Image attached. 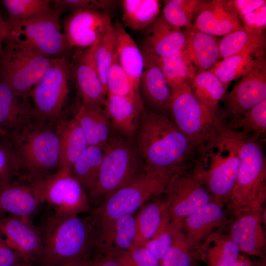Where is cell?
<instances>
[{"label":"cell","instance_id":"d4e9b609","mask_svg":"<svg viewBox=\"0 0 266 266\" xmlns=\"http://www.w3.org/2000/svg\"><path fill=\"white\" fill-rule=\"evenodd\" d=\"M145 30V44L160 58L168 57L182 49L186 42L185 31L167 23L158 16Z\"/></svg>","mask_w":266,"mask_h":266},{"label":"cell","instance_id":"9a60e30c","mask_svg":"<svg viewBox=\"0 0 266 266\" xmlns=\"http://www.w3.org/2000/svg\"><path fill=\"white\" fill-rule=\"evenodd\" d=\"M110 13L88 9L72 11L65 19L64 33L70 47L88 48L96 45L112 24Z\"/></svg>","mask_w":266,"mask_h":266},{"label":"cell","instance_id":"8992f818","mask_svg":"<svg viewBox=\"0 0 266 266\" xmlns=\"http://www.w3.org/2000/svg\"><path fill=\"white\" fill-rule=\"evenodd\" d=\"M237 134L240 163L228 204L235 216L263 210L266 199V157L263 148L258 137Z\"/></svg>","mask_w":266,"mask_h":266},{"label":"cell","instance_id":"ba28073f","mask_svg":"<svg viewBox=\"0 0 266 266\" xmlns=\"http://www.w3.org/2000/svg\"><path fill=\"white\" fill-rule=\"evenodd\" d=\"M145 171L144 163L133 141L114 134L105 147L96 184L88 195L90 204H98Z\"/></svg>","mask_w":266,"mask_h":266},{"label":"cell","instance_id":"f1b7e54d","mask_svg":"<svg viewBox=\"0 0 266 266\" xmlns=\"http://www.w3.org/2000/svg\"><path fill=\"white\" fill-rule=\"evenodd\" d=\"M57 132L60 143L59 170H70L88 145L85 135L75 116L69 121H60L57 125Z\"/></svg>","mask_w":266,"mask_h":266},{"label":"cell","instance_id":"6f0895ef","mask_svg":"<svg viewBox=\"0 0 266 266\" xmlns=\"http://www.w3.org/2000/svg\"><path fill=\"white\" fill-rule=\"evenodd\" d=\"M256 266H266L265 260L263 259L261 262L257 263Z\"/></svg>","mask_w":266,"mask_h":266},{"label":"cell","instance_id":"681fc988","mask_svg":"<svg viewBox=\"0 0 266 266\" xmlns=\"http://www.w3.org/2000/svg\"><path fill=\"white\" fill-rule=\"evenodd\" d=\"M242 28L254 34L265 33L266 28V5L245 15L241 19Z\"/></svg>","mask_w":266,"mask_h":266},{"label":"cell","instance_id":"db71d44e","mask_svg":"<svg viewBox=\"0 0 266 266\" xmlns=\"http://www.w3.org/2000/svg\"><path fill=\"white\" fill-rule=\"evenodd\" d=\"M8 33V29L5 19L2 17L0 10V54L1 53L4 40Z\"/></svg>","mask_w":266,"mask_h":266},{"label":"cell","instance_id":"7c38bea8","mask_svg":"<svg viewBox=\"0 0 266 266\" xmlns=\"http://www.w3.org/2000/svg\"><path fill=\"white\" fill-rule=\"evenodd\" d=\"M30 183L43 203L47 204L51 208V212L56 215L76 216L90 209L87 193L72 176L70 170L59 169Z\"/></svg>","mask_w":266,"mask_h":266},{"label":"cell","instance_id":"9f6ffc18","mask_svg":"<svg viewBox=\"0 0 266 266\" xmlns=\"http://www.w3.org/2000/svg\"><path fill=\"white\" fill-rule=\"evenodd\" d=\"M233 266H256L250 259L244 255L239 254L237 259Z\"/></svg>","mask_w":266,"mask_h":266},{"label":"cell","instance_id":"ee69618b","mask_svg":"<svg viewBox=\"0 0 266 266\" xmlns=\"http://www.w3.org/2000/svg\"><path fill=\"white\" fill-rule=\"evenodd\" d=\"M183 235L180 228L170 221L143 247L150 251L161 263L171 246Z\"/></svg>","mask_w":266,"mask_h":266},{"label":"cell","instance_id":"f5cc1de1","mask_svg":"<svg viewBox=\"0 0 266 266\" xmlns=\"http://www.w3.org/2000/svg\"><path fill=\"white\" fill-rule=\"evenodd\" d=\"M90 266H122L112 254L100 255L94 257L90 260Z\"/></svg>","mask_w":266,"mask_h":266},{"label":"cell","instance_id":"603a6c76","mask_svg":"<svg viewBox=\"0 0 266 266\" xmlns=\"http://www.w3.org/2000/svg\"><path fill=\"white\" fill-rule=\"evenodd\" d=\"M192 27L212 36L225 35L242 28L241 20L228 0H208L193 22Z\"/></svg>","mask_w":266,"mask_h":266},{"label":"cell","instance_id":"4dcf8cb0","mask_svg":"<svg viewBox=\"0 0 266 266\" xmlns=\"http://www.w3.org/2000/svg\"><path fill=\"white\" fill-rule=\"evenodd\" d=\"M196 99L210 111L222 116L219 103L227 88L210 70L198 72L190 85Z\"/></svg>","mask_w":266,"mask_h":266},{"label":"cell","instance_id":"6da1fadb","mask_svg":"<svg viewBox=\"0 0 266 266\" xmlns=\"http://www.w3.org/2000/svg\"><path fill=\"white\" fill-rule=\"evenodd\" d=\"M133 143L146 170L172 176L193 169L196 150L165 114L145 108Z\"/></svg>","mask_w":266,"mask_h":266},{"label":"cell","instance_id":"7bdbcfd3","mask_svg":"<svg viewBox=\"0 0 266 266\" xmlns=\"http://www.w3.org/2000/svg\"><path fill=\"white\" fill-rule=\"evenodd\" d=\"M136 236V220L133 214L117 219L113 229L112 253L124 252L134 248Z\"/></svg>","mask_w":266,"mask_h":266},{"label":"cell","instance_id":"74e56055","mask_svg":"<svg viewBox=\"0 0 266 266\" xmlns=\"http://www.w3.org/2000/svg\"><path fill=\"white\" fill-rule=\"evenodd\" d=\"M228 130L257 137L266 132V100L251 109L225 122Z\"/></svg>","mask_w":266,"mask_h":266},{"label":"cell","instance_id":"d6986e66","mask_svg":"<svg viewBox=\"0 0 266 266\" xmlns=\"http://www.w3.org/2000/svg\"><path fill=\"white\" fill-rule=\"evenodd\" d=\"M44 204L30 183L16 179L0 187V213L32 221Z\"/></svg>","mask_w":266,"mask_h":266},{"label":"cell","instance_id":"ffe728a7","mask_svg":"<svg viewBox=\"0 0 266 266\" xmlns=\"http://www.w3.org/2000/svg\"><path fill=\"white\" fill-rule=\"evenodd\" d=\"M262 210L243 212L235 215L229 236L240 252L264 259L266 244L262 225Z\"/></svg>","mask_w":266,"mask_h":266},{"label":"cell","instance_id":"7dc6e473","mask_svg":"<svg viewBox=\"0 0 266 266\" xmlns=\"http://www.w3.org/2000/svg\"><path fill=\"white\" fill-rule=\"evenodd\" d=\"M18 178L15 155L9 140L0 137V187Z\"/></svg>","mask_w":266,"mask_h":266},{"label":"cell","instance_id":"30bf717a","mask_svg":"<svg viewBox=\"0 0 266 266\" xmlns=\"http://www.w3.org/2000/svg\"><path fill=\"white\" fill-rule=\"evenodd\" d=\"M53 59L27 46L5 40L0 54V80L18 94L30 95Z\"/></svg>","mask_w":266,"mask_h":266},{"label":"cell","instance_id":"8fae6325","mask_svg":"<svg viewBox=\"0 0 266 266\" xmlns=\"http://www.w3.org/2000/svg\"><path fill=\"white\" fill-rule=\"evenodd\" d=\"M70 68L65 56L53 58L46 73L31 90L37 119L53 124L60 121L68 95Z\"/></svg>","mask_w":266,"mask_h":266},{"label":"cell","instance_id":"680465c9","mask_svg":"<svg viewBox=\"0 0 266 266\" xmlns=\"http://www.w3.org/2000/svg\"><path fill=\"white\" fill-rule=\"evenodd\" d=\"M20 266H39L32 264L26 263V262H24Z\"/></svg>","mask_w":266,"mask_h":266},{"label":"cell","instance_id":"ab89813d","mask_svg":"<svg viewBox=\"0 0 266 266\" xmlns=\"http://www.w3.org/2000/svg\"><path fill=\"white\" fill-rule=\"evenodd\" d=\"M6 10L7 23L28 20L47 14L53 10L50 0H2Z\"/></svg>","mask_w":266,"mask_h":266},{"label":"cell","instance_id":"9c48e42d","mask_svg":"<svg viewBox=\"0 0 266 266\" xmlns=\"http://www.w3.org/2000/svg\"><path fill=\"white\" fill-rule=\"evenodd\" d=\"M61 14L53 8L50 13L32 19L5 21L8 33L5 40L27 46L50 58L65 57L71 47L61 31Z\"/></svg>","mask_w":266,"mask_h":266},{"label":"cell","instance_id":"91938a15","mask_svg":"<svg viewBox=\"0 0 266 266\" xmlns=\"http://www.w3.org/2000/svg\"><path fill=\"white\" fill-rule=\"evenodd\" d=\"M4 215H5V214H3L0 213V218Z\"/></svg>","mask_w":266,"mask_h":266},{"label":"cell","instance_id":"11a10c76","mask_svg":"<svg viewBox=\"0 0 266 266\" xmlns=\"http://www.w3.org/2000/svg\"><path fill=\"white\" fill-rule=\"evenodd\" d=\"M60 266H90V260L75 259L69 260Z\"/></svg>","mask_w":266,"mask_h":266},{"label":"cell","instance_id":"277c9868","mask_svg":"<svg viewBox=\"0 0 266 266\" xmlns=\"http://www.w3.org/2000/svg\"><path fill=\"white\" fill-rule=\"evenodd\" d=\"M39 226L42 246L38 266H60L72 259L90 260L92 257L91 230L85 217L50 212Z\"/></svg>","mask_w":266,"mask_h":266},{"label":"cell","instance_id":"5b68a950","mask_svg":"<svg viewBox=\"0 0 266 266\" xmlns=\"http://www.w3.org/2000/svg\"><path fill=\"white\" fill-rule=\"evenodd\" d=\"M240 163L238 134L225 127L213 143L197 153L192 170L215 200L228 205Z\"/></svg>","mask_w":266,"mask_h":266},{"label":"cell","instance_id":"5bb4252c","mask_svg":"<svg viewBox=\"0 0 266 266\" xmlns=\"http://www.w3.org/2000/svg\"><path fill=\"white\" fill-rule=\"evenodd\" d=\"M266 100V60L265 53L255 59L252 70L226 94L222 100L225 122L242 114Z\"/></svg>","mask_w":266,"mask_h":266},{"label":"cell","instance_id":"1f68e13d","mask_svg":"<svg viewBox=\"0 0 266 266\" xmlns=\"http://www.w3.org/2000/svg\"><path fill=\"white\" fill-rule=\"evenodd\" d=\"M135 220L136 236L134 247L143 246L170 221L163 201H156L144 206L138 212Z\"/></svg>","mask_w":266,"mask_h":266},{"label":"cell","instance_id":"7a4b0ae2","mask_svg":"<svg viewBox=\"0 0 266 266\" xmlns=\"http://www.w3.org/2000/svg\"><path fill=\"white\" fill-rule=\"evenodd\" d=\"M171 175L146 171L138 178L106 197L85 217L91 228L95 249H112L114 223L117 219L133 214L150 198L164 193Z\"/></svg>","mask_w":266,"mask_h":266},{"label":"cell","instance_id":"4fadbf2b","mask_svg":"<svg viewBox=\"0 0 266 266\" xmlns=\"http://www.w3.org/2000/svg\"><path fill=\"white\" fill-rule=\"evenodd\" d=\"M163 200L170 222L178 227L186 217L214 198L192 169L171 176Z\"/></svg>","mask_w":266,"mask_h":266},{"label":"cell","instance_id":"60d3db41","mask_svg":"<svg viewBox=\"0 0 266 266\" xmlns=\"http://www.w3.org/2000/svg\"><path fill=\"white\" fill-rule=\"evenodd\" d=\"M107 94L127 98L141 108H145L140 95L134 90L132 83L120 66L115 53L107 76Z\"/></svg>","mask_w":266,"mask_h":266},{"label":"cell","instance_id":"2e32d148","mask_svg":"<svg viewBox=\"0 0 266 266\" xmlns=\"http://www.w3.org/2000/svg\"><path fill=\"white\" fill-rule=\"evenodd\" d=\"M140 50L144 65L139 85L142 103L149 110L165 114L171 91L163 72L161 58L144 43Z\"/></svg>","mask_w":266,"mask_h":266},{"label":"cell","instance_id":"f907efd6","mask_svg":"<svg viewBox=\"0 0 266 266\" xmlns=\"http://www.w3.org/2000/svg\"><path fill=\"white\" fill-rule=\"evenodd\" d=\"M25 262L7 243L0 232V266H20Z\"/></svg>","mask_w":266,"mask_h":266},{"label":"cell","instance_id":"4316f807","mask_svg":"<svg viewBox=\"0 0 266 266\" xmlns=\"http://www.w3.org/2000/svg\"><path fill=\"white\" fill-rule=\"evenodd\" d=\"M115 26L117 33L115 51L118 62L134 91L140 95V81L144 66L142 54L134 40L118 21L116 20Z\"/></svg>","mask_w":266,"mask_h":266},{"label":"cell","instance_id":"7402d4cb","mask_svg":"<svg viewBox=\"0 0 266 266\" xmlns=\"http://www.w3.org/2000/svg\"><path fill=\"white\" fill-rule=\"evenodd\" d=\"M97 44L77 53L74 58L73 70L82 103L104 105L106 94L96 66Z\"/></svg>","mask_w":266,"mask_h":266},{"label":"cell","instance_id":"e575fe53","mask_svg":"<svg viewBox=\"0 0 266 266\" xmlns=\"http://www.w3.org/2000/svg\"><path fill=\"white\" fill-rule=\"evenodd\" d=\"M122 20L134 31L144 30L158 17L161 2L158 0H123Z\"/></svg>","mask_w":266,"mask_h":266},{"label":"cell","instance_id":"b9f144b4","mask_svg":"<svg viewBox=\"0 0 266 266\" xmlns=\"http://www.w3.org/2000/svg\"><path fill=\"white\" fill-rule=\"evenodd\" d=\"M117 33L112 24L97 44L95 63L103 89L107 94V76L115 53Z\"/></svg>","mask_w":266,"mask_h":266},{"label":"cell","instance_id":"8d00e7d4","mask_svg":"<svg viewBox=\"0 0 266 266\" xmlns=\"http://www.w3.org/2000/svg\"><path fill=\"white\" fill-rule=\"evenodd\" d=\"M208 0H167L164 1L163 14L171 26L182 29L192 26L193 21Z\"/></svg>","mask_w":266,"mask_h":266},{"label":"cell","instance_id":"94428289","mask_svg":"<svg viewBox=\"0 0 266 266\" xmlns=\"http://www.w3.org/2000/svg\"></svg>","mask_w":266,"mask_h":266},{"label":"cell","instance_id":"c3c4849f","mask_svg":"<svg viewBox=\"0 0 266 266\" xmlns=\"http://www.w3.org/2000/svg\"><path fill=\"white\" fill-rule=\"evenodd\" d=\"M113 254L122 266H161L157 258L143 246Z\"/></svg>","mask_w":266,"mask_h":266},{"label":"cell","instance_id":"836d02e7","mask_svg":"<svg viewBox=\"0 0 266 266\" xmlns=\"http://www.w3.org/2000/svg\"><path fill=\"white\" fill-rule=\"evenodd\" d=\"M105 147L88 145L71 168L72 176L87 194L95 186L102 162Z\"/></svg>","mask_w":266,"mask_h":266},{"label":"cell","instance_id":"ac0fdd59","mask_svg":"<svg viewBox=\"0 0 266 266\" xmlns=\"http://www.w3.org/2000/svg\"><path fill=\"white\" fill-rule=\"evenodd\" d=\"M30 97L16 93L0 80V137L9 138L35 118Z\"/></svg>","mask_w":266,"mask_h":266},{"label":"cell","instance_id":"bcb514c9","mask_svg":"<svg viewBox=\"0 0 266 266\" xmlns=\"http://www.w3.org/2000/svg\"><path fill=\"white\" fill-rule=\"evenodd\" d=\"M117 1L113 0H54V10L62 14L64 11H72L82 9L110 13L115 8Z\"/></svg>","mask_w":266,"mask_h":266},{"label":"cell","instance_id":"44dd1931","mask_svg":"<svg viewBox=\"0 0 266 266\" xmlns=\"http://www.w3.org/2000/svg\"><path fill=\"white\" fill-rule=\"evenodd\" d=\"M225 218L224 204L213 199L184 218L178 227L188 244L197 251L213 230L223 224Z\"/></svg>","mask_w":266,"mask_h":266},{"label":"cell","instance_id":"f546056e","mask_svg":"<svg viewBox=\"0 0 266 266\" xmlns=\"http://www.w3.org/2000/svg\"><path fill=\"white\" fill-rule=\"evenodd\" d=\"M199 259L207 266H233L240 251L229 235L215 232L210 234L197 250Z\"/></svg>","mask_w":266,"mask_h":266},{"label":"cell","instance_id":"d590c367","mask_svg":"<svg viewBox=\"0 0 266 266\" xmlns=\"http://www.w3.org/2000/svg\"><path fill=\"white\" fill-rule=\"evenodd\" d=\"M161 60L163 72L171 91L185 84L190 85L198 73L185 47Z\"/></svg>","mask_w":266,"mask_h":266},{"label":"cell","instance_id":"cb8c5ba5","mask_svg":"<svg viewBox=\"0 0 266 266\" xmlns=\"http://www.w3.org/2000/svg\"><path fill=\"white\" fill-rule=\"evenodd\" d=\"M104 108L117 134L133 142L138 128L141 108L130 100L107 94Z\"/></svg>","mask_w":266,"mask_h":266},{"label":"cell","instance_id":"816d5d0a","mask_svg":"<svg viewBox=\"0 0 266 266\" xmlns=\"http://www.w3.org/2000/svg\"><path fill=\"white\" fill-rule=\"evenodd\" d=\"M228 2L240 20L245 15L266 5L265 0H232Z\"/></svg>","mask_w":266,"mask_h":266},{"label":"cell","instance_id":"52a82bcc","mask_svg":"<svg viewBox=\"0 0 266 266\" xmlns=\"http://www.w3.org/2000/svg\"><path fill=\"white\" fill-rule=\"evenodd\" d=\"M165 114L188 139L196 154L213 143L225 129L222 116L200 103L193 95L189 84L171 91Z\"/></svg>","mask_w":266,"mask_h":266},{"label":"cell","instance_id":"83f0119b","mask_svg":"<svg viewBox=\"0 0 266 266\" xmlns=\"http://www.w3.org/2000/svg\"><path fill=\"white\" fill-rule=\"evenodd\" d=\"M184 31L186 34L184 47L198 72L210 70L220 58L216 38L192 26Z\"/></svg>","mask_w":266,"mask_h":266},{"label":"cell","instance_id":"484cf974","mask_svg":"<svg viewBox=\"0 0 266 266\" xmlns=\"http://www.w3.org/2000/svg\"><path fill=\"white\" fill-rule=\"evenodd\" d=\"M75 117L88 145L105 147L113 135V129L103 105L83 103Z\"/></svg>","mask_w":266,"mask_h":266},{"label":"cell","instance_id":"d6a6232c","mask_svg":"<svg viewBox=\"0 0 266 266\" xmlns=\"http://www.w3.org/2000/svg\"><path fill=\"white\" fill-rule=\"evenodd\" d=\"M266 41L265 33L252 34L242 28L224 35L218 42L220 57L243 53L259 56L265 53Z\"/></svg>","mask_w":266,"mask_h":266},{"label":"cell","instance_id":"3957f363","mask_svg":"<svg viewBox=\"0 0 266 266\" xmlns=\"http://www.w3.org/2000/svg\"><path fill=\"white\" fill-rule=\"evenodd\" d=\"M57 125L34 118L7 138L16 158L17 179L31 183L58 171L60 143Z\"/></svg>","mask_w":266,"mask_h":266},{"label":"cell","instance_id":"f6af8a7d","mask_svg":"<svg viewBox=\"0 0 266 266\" xmlns=\"http://www.w3.org/2000/svg\"><path fill=\"white\" fill-rule=\"evenodd\" d=\"M198 259L197 252L188 244L183 235L169 248L161 266H195Z\"/></svg>","mask_w":266,"mask_h":266},{"label":"cell","instance_id":"f35d334b","mask_svg":"<svg viewBox=\"0 0 266 266\" xmlns=\"http://www.w3.org/2000/svg\"><path fill=\"white\" fill-rule=\"evenodd\" d=\"M257 57L244 53L234 55L217 62L210 70L227 88L229 83L241 78L252 70Z\"/></svg>","mask_w":266,"mask_h":266},{"label":"cell","instance_id":"e0dca14e","mask_svg":"<svg viewBox=\"0 0 266 266\" xmlns=\"http://www.w3.org/2000/svg\"><path fill=\"white\" fill-rule=\"evenodd\" d=\"M0 232L8 245L25 262L38 266L42 246L39 226L34 225L32 221L5 215L0 218Z\"/></svg>","mask_w":266,"mask_h":266}]
</instances>
